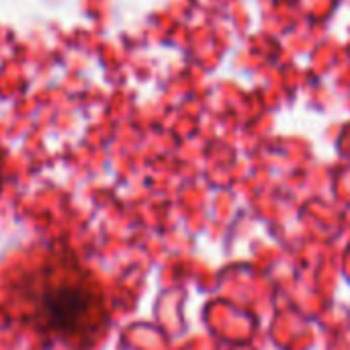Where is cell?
Here are the masks:
<instances>
[{"label": "cell", "instance_id": "obj_1", "mask_svg": "<svg viewBox=\"0 0 350 350\" xmlns=\"http://www.w3.org/2000/svg\"><path fill=\"white\" fill-rule=\"evenodd\" d=\"M45 308L49 314V322L59 330H68L74 328L86 314L88 295L76 287H59L45 297Z\"/></svg>", "mask_w": 350, "mask_h": 350}]
</instances>
